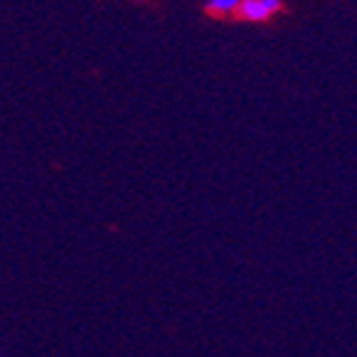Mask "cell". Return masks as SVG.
Instances as JSON below:
<instances>
[{"instance_id":"1","label":"cell","mask_w":357,"mask_h":357,"mask_svg":"<svg viewBox=\"0 0 357 357\" xmlns=\"http://www.w3.org/2000/svg\"><path fill=\"white\" fill-rule=\"evenodd\" d=\"M282 3L280 0H240V8H238V15L245 20H268L273 18L275 13L280 10Z\"/></svg>"},{"instance_id":"2","label":"cell","mask_w":357,"mask_h":357,"mask_svg":"<svg viewBox=\"0 0 357 357\" xmlns=\"http://www.w3.org/2000/svg\"><path fill=\"white\" fill-rule=\"evenodd\" d=\"M205 8H208V13H213V15L225 18V15H235V13H238L240 0H210Z\"/></svg>"}]
</instances>
